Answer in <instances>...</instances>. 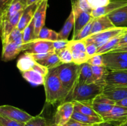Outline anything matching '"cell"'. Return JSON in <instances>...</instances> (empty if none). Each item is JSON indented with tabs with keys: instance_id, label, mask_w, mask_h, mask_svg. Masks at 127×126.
I'll return each mask as SVG.
<instances>
[{
	"instance_id": "42",
	"label": "cell",
	"mask_w": 127,
	"mask_h": 126,
	"mask_svg": "<svg viewBox=\"0 0 127 126\" xmlns=\"http://www.w3.org/2000/svg\"><path fill=\"white\" fill-rule=\"evenodd\" d=\"M69 41L68 40H58L53 42V49H54L55 52L56 53L58 51H60L68 47Z\"/></svg>"
},
{
	"instance_id": "1",
	"label": "cell",
	"mask_w": 127,
	"mask_h": 126,
	"mask_svg": "<svg viewBox=\"0 0 127 126\" xmlns=\"http://www.w3.org/2000/svg\"><path fill=\"white\" fill-rule=\"evenodd\" d=\"M43 85L47 103L55 105L58 102L63 103L65 101L68 93L61 82L56 68L49 69L45 78Z\"/></svg>"
},
{
	"instance_id": "45",
	"label": "cell",
	"mask_w": 127,
	"mask_h": 126,
	"mask_svg": "<svg viewBox=\"0 0 127 126\" xmlns=\"http://www.w3.org/2000/svg\"><path fill=\"white\" fill-rule=\"evenodd\" d=\"M55 51H52V52H48V53H41V54H32V56H33V59L36 61L37 62L40 61H42L45 59L46 58H48L50 55L52 53H53Z\"/></svg>"
},
{
	"instance_id": "35",
	"label": "cell",
	"mask_w": 127,
	"mask_h": 126,
	"mask_svg": "<svg viewBox=\"0 0 127 126\" xmlns=\"http://www.w3.org/2000/svg\"><path fill=\"white\" fill-rule=\"evenodd\" d=\"M7 43H18V44H24L23 33H22V31L19 30L17 28H15L8 36L4 44Z\"/></svg>"
},
{
	"instance_id": "22",
	"label": "cell",
	"mask_w": 127,
	"mask_h": 126,
	"mask_svg": "<svg viewBox=\"0 0 127 126\" xmlns=\"http://www.w3.org/2000/svg\"><path fill=\"white\" fill-rule=\"evenodd\" d=\"M115 27L114 25L109 19L107 16H103L96 17L94 19L91 35L95 34V33L103 32V31L110 29V28H115Z\"/></svg>"
},
{
	"instance_id": "37",
	"label": "cell",
	"mask_w": 127,
	"mask_h": 126,
	"mask_svg": "<svg viewBox=\"0 0 127 126\" xmlns=\"http://www.w3.org/2000/svg\"><path fill=\"white\" fill-rule=\"evenodd\" d=\"M47 120L44 117L40 116H33L28 122L25 123L24 126H48Z\"/></svg>"
},
{
	"instance_id": "16",
	"label": "cell",
	"mask_w": 127,
	"mask_h": 126,
	"mask_svg": "<svg viewBox=\"0 0 127 126\" xmlns=\"http://www.w3.org/2000/svg\"><path fill=\"white\" fill-rule=\"evenodd\" d=\"M102 117L104 121L118 122L120 124L127 120V107L115 105L109 113Z\"/></svg>"
},
{
	"instance_id": "34",
	"label": "cell",
	"mask_w": 127,
	"mask_h": 126,
	"mask_svg": "<svg viewBox=\"0 0 127 126\" xmlns=\"http://www.w3.org/2000/svg\"><path fill=\"white\" fill-rule=\"evenodd\" d=\"M94 19V18H93L86 25L84 26L75 37H73L72 40H83L88 37H89V35H91Z\"/></svg>"
},
{
	"instance_id": "27",
	"label": "cell",
	"mask_w": 127,
	"mask_h": 126,
	"mask_svg": "<svg viewBox=\"0 0 127 126\" xmlns=\"http://www.w3.org/2000/svg\"><path fill=\"white\" fill-rule=\"evenodd\" d=\"M72 119L88 125L100 124L103 121H104L101 116H89V115L83 114L76 111H74L73 112Z\"/></svg>"
},
{
	"instance_id": "41",
	"label": "cell",
	"mask_w": 127,
	"mask_h": 126,
	"mask_svg": "<svg viewBox=\"0 0 127 126\" xmlns=\"http://www.w3.org/2000/svg\"><path fill=\"white\" fill-rule=\"evenodd\" d=\"M86 1L91 8L94 10L106 6L111 0H86Z\"/></svg>"
},
{
	"instance_id": "23",
	"label": "cell",
	"mask_w": 127,
	"mask_h": 126,
	"mask_svg": "<svg viewBox=\"0 0 127 126\" xmlns=\"http://www.w3.org/2000/svg\"><path fill=\"white\" fill-rule=\"evenodd\" d=\"M94 83L91 65L88 63L80 65L78 84H89Z\"/></svg>"
},
{
	"instance_id": "18",
	"label": "cell",
	"mask_w": 127,
	"mask_h": 126,
	"mask_svg": "<svg viewBox=\"0 0 127 126\" xmlns=\"http://www.w3.org/2000/svg\"><path fill=\"white\" fill-rule=\"evenodd\" d=\"M24 44L16 43H7L2 45V60L4 62L9 61L16 58L23 51Z\"/></svg>"
},
{
	"instance_id": "13",
	"label": "cell",
	"mask_w": 127,
	"mask_h": 126,
	"mask_svg": "<svg viewBox=\"0 0 127 126\" xmlns=\"http://www.w3.org/2000/svg\"><path fill=\"white\" fill-rule=\"evenodd\" d=\"M105 82V86H127V70H109Z\"/></svg>"
},
{
	"instance_id": "9",
	"label": "cell",
	"mask_w": 127,
	"mask_h": 126,
	"mask_svg": "<svg viewBox=\"0 0 127 126\" xmlns=\"http://www.w3.org/2000/svg\"><path fill=\"white\" fill-rule=\"evenodd\" d=\"M22 51L31 54H35L55 51L53 49V42L36 38L34 40L24 44Z\"/></svg>"
},
{
	"instance_id": "29",
	"label": "cell",
	"mask_w": 127,
	"mask_h": 126,
	"mask_svg": "<svg viewBox=\"0 0 127 126\" xmlns=\"http://www.w3.org/2000/svg\"><path fill=\"white\" fill-rule=\"evenodd\" d=\"M125 32L116 36V37H115L114 38H113L112 39L110 40V41H109L107 43H105V44H104V45H103L102 46L99 48V49H98L97 52V54H105L109 53V52H110L111 51L114 50V49H115V47H116V46L117 45L118 43H119V41L120 40V39H121V38L122 37V36L125 34Z\"/></svg>"
},
{
	"instance_id": "28",
	"label": "cell",
	"mask_w": 127,
	"mask_h": 126,
	"mask_svg": "<svg viewBox=\"0 0 127 126\" xmlns=\"http://www.w3.org/2000/svg\"><path fill=\"white\" fill-rule=\"evenodd\" d=\"M91 68L94 83L103 85L105 87V78L109 70L105 67V66L91 65Z\"/></svg>"
},
{
	"instance_id": "11",
	"label": "cell",
	"mask_w": 127,
	"mask_h": 126,
	"mask_svg": "<svg viewBox=\"0 0 127 126\" xmlns=\"http://www.w3.org/2000/svg\"><path fill=\"white\" fill-rule=\"evenodd\" d=\"M71 10L73 11L74 16V26L73 35V37H74L94 17H93L90 14L83 11L77 6H72Z\"/></svg>"
},
{
	"instance_id": "10",
	"label": "cell",
	"mask_w": 127,
	"mask_h": 126,
	"mask_svg": "<svg viewBox=\"0 0 127 126\" xmlns=\"http://www.w3.org/2000/svg\"><path fill=\"white\" fill-rule=\"evenodd\" d=\"M0 115L23 123H26L33 117L26 111L10 105L0 106Z\"/></svg>"
},
{
	"instance_id": "51",
	"label": "cell",
	"mask_w": 127,
	"mask_h": 126,
	"mask_svg": "<svg viewBox=\"0 0 127 126\" xmlns=\"http://www.w3.org/2000/svg\"><path fill=\"white\" fill-rule=\"evenodd\" d=\"M42 0H27V2H26V7L30 6V5H32L33 4L37 3V2H40Z\"/></svg>"
},
{
	"instance_id": "12",
	"label": "cell",
	"mask_w": 127,
	"mask_h": 126,
	"mask_svg": "<svg viewBox=\"0 0 127 126\" xmlns=\"http://www.w3.org/2000/svg\"><path fill=\"white\" fill-rule=\"evenodd\" d=\"M48 1V0H42L35 12L33 21L35 23V35L36 38L38 37L40 31L44 27L45 23Z\"/></svg>"
},
{
	"instance_id": "32",
	"label": "cell",
	"mask_w": 127,
	"mask_h": 126,
	"mask_svg": "<svg viewBox=\"0 0 127 126\" xmlns=\"http://www.w3.org/2000/svg\"><path fill=\"white\" fill-rule=\"evenodd\" d=\"M22 33H23L24 44H27L36 39L35 35V23L33 19L31 21V23L24 30Z\"/></svg>"
},
{
	"instance_id": "56",
	"label": "cell",
	"mask_w": 127,
	"mask_h": 126,
	"mask_svg": "<svg viewBox=\"0 0 127 126\" xmlns=\"http://www.w3.org/2000/svg\"><path fill=\"white\" fill-rule=\"evenodd\" d=\"M99 126V124H95L90 125V126Z\"/></svg>"
},
{
	"instance_id": "50",
	"label": "cell",
	"mask_w": 127,
	"mask_h": 126,
	"mask_svg": "<svg viewBox=\"0 0 127 126\" xmlns=\"http://www.w3.org/2000/svg\"><path fill=\"white\" fill-rule=\"evenodd\" d=\"M99 126H117L114 124V123L108 121H103L102 122L99 124Z\"/></svg>"
},
{
	"instance_id": "4",
	"label": "cell",
	"mask_w": 127,
	"mask_h": 126,
	"mask_svg": "<svg viewBox=\"0 0 127 126\" xmlns=\"http://www.w3.org/2000/svg\"><path fill=\"white\" fill-rule=\"evenodd\" d=\"M127 31V28L115 27L95 34L91 35L83 40L87 43H94L99 49L113 38Z\"/></svg>"
},
{
	"instance_id": "19",
	"label": "cell",
	"mask_w": 127,
	"mask_h": 126,
	"mask_svg": "<svg viewBox=\"0 0 127 126\" xmlns=\"http://www.w3.org/2000/svg\"><path fill=\"white\" fill-rule=\"evenodd\" d=\"M115 27L127 28V5L107 15Z\"/></svg>"
},
{
	"instance_id": "2",
	"label": "cell",
	"mask_w": 127,
	"mask_h": 126,
	"mask_svg": "<svg viewBox=\"0 0 127 126\" xmlns=\"http://www.w3.org/2000/svg\"><path fill=\"white\" fill-rule=\"evenodd\" d=\"M104 88V86L96 83L77 84L74 90L67 96L64 101L90 102L97 96L102 93Z\"/></svg>"
},
{
	"instance_id": "7",
	"label": "cell",
	"mask_w": 127,
	"mask_h": 126,
	"mask_svg": "<svg viewBox=\"0 0 127 126\" xmlns=\"http://www.w3.org/2000/svg\"><path fill=\"white\" fill-rule=\"evenodd\" d=\"M115 101L109 98L103 93L100 94L91 101L84 103L88 104L101 117L109 113L115 105Z\"/></svg>"
},
{
	"instance_id": "44",
	"label": "cell",
	"mask_w": 127,
	"mask_h": 126,
	"mask_svg": "<svg viewBox=\"0 0 127 126\" xmlns=\"http://www.w3.org/2000/svg\"><path fill=\"white\" fill-rule=\"evenodd\" d=\"M32 69L35 70V71L38 72V73L41 74L42 75H43L44 77H46V75L48 74V72H49V69L47 67L44 66L43 65H41L39 63H38L37 62L34 65L33 67L32 68Z\"/></svg>"
},
{
	"instance_id": "26",
	"label": "cell",
	"mask_w": 127,
	"mask_h": 126,
	"mask_svg": "<svg viewBox=\"0 0 127 126\" xmlns=\"http://www.w3.org/2000/svg\"><path fill=\"white\" fill-rule=\"evenodd\" d=\"M74 26V16L73 11H71L69 16L66 20L63 27L58 32V40H68V37Z\"/></svg>"
},
{
	"instance_id": "55",
	"label": "cell",
	"mask_w": 127,
	"mask_h": 126,
	"mask_svg": "<svg viewBox=\"0 0 127 126\" xmlns=\"http://www.w3.org/2000/svg\"><path fill=\"white\" fill-rule=\"evenodd\" d=\"M48 126H60L57 125L56 124H55V123H52V124H50Z\"/></svg>"
},
{
	"instance_id": "21",
	"label": "cell",
	"mask_w": 127,
	"mask_h": 126,
	"mask_svg": "<svg viewBox=\"0 0 127 126\" xmlns=\"http://www.w3.org/2000/svg\"><path fill=\"white\" fill-rule=\"evenodd\" d=\"M40 2V1L37 2V3L33 4L32 5H30L25 8L19 20L18 26H17V28L19 30L23 32L26 27L31 23V21L33 20L35 12L36 9H37Z\"/></svg>"
},
{
	"instance_id": "43",
	"label": "cell",
	"mask_w": 127,
	"mask_h": 126,
	"mask_svg": "<svg viewBox=\"0 0 127 126\" xmlns=\"http://www.w3.org/2000/svg\"><path fill=\"white\" fill-rule=\"evenodd\" d=\"M86 45V51L89 58H91L93 56L97 54V52L98 50V47L94 43H87Z\"/></svg>"
},
{
	"instance_id": "25",
	"label": "cell",
	"mask_w": 127,
	"mask_h": 126,
	"mask_svg": "<svg viewBox=\"0 0 127 126\" xmlns=\"http://www.w3.org/2000/svg\"><path fill=\"white\" fill-rule=\"evenodd\" d=\"M22 75L26 81L34 86L44 84L45 77L33 69H31L22 72Z\"/></svg>"
},
{
	"instance_id": "48",
	"label": "cell",
	"mask_w": 127,
	"mask_h": 126,
	"mask_svg": "<svg viewBox=\"0 0 127 126\" xmlns=\"http://www.w3.org/2000/svg\"><path fill=\"white\" fill-rule=\"evenodd\" d=\"M115 105H118V106H124V107H127V98L124 99V100H120V101H117V102L115 103Z\"/></svg>"
},
{
	"instance_id": "3",
	"label": "cell",
	"mask_w": 127,
	"mask_h": 126,
	"mask_svg": "<svg viewBox=\"0 0 127 126\" xmlns=\"http://www.w3.org/2000/svg\"><path fill=\"white\" fill-rule=\"evenodd\" d=\"M56 69L63 87L69 95L78 83L80 65L73 63L62 64Z\"/></svg>"
},
{
	"instance_id": "24",
	"label": "cell",
	"mask_w": 127,
	"mask_h": 126,
	"mask_svg": "<svg viewBox=\"0 0 127 126\" xmlns=\"http://www.w3.org/2000/svg\"><path fill=\"white\" fill-rule=\"evenodd\" d=\"M37 61L33 59L32 54L24 53L19 57L17 62V67L21 72L32 69Z\"/></svg>"
},
{
	"instance_id": "52",
	"label": "cell",
	"mask_w": 127,
	"mask_h": 126,
	"mask_svg": "<svg viewBox=\"0 0 127 126\" xmlns=\"http://www.w3.org/2000/svg\"><path fill=\"white\" fill-rule=\"evenodd\" d=\"M10 0H0V9L2 8Z\"/></svg>"
},
{
	"instance_id": "36",
	"label": "cell",
	"mask_w": 127,
	"mask_h": 126,
	"mask_svg": "<svg viewBox=\"0 0 127 126\" xmlns=\"http://www.w3.org/2000/svg\"><path fill=\"white\" fill-rule=\"evenodd\" d=\"M56 53L58 54L62 64H69L73 63L71 51L68 47L56 52Z\"/></svg>"
},
{
	"instance_id": "14",
	"label": "cell",
	"mask_w": 127,
	"mask_h": 126,
	"mask_svg": "<svg viewBox=\"0 0 127 126\" xmlns=\"http://www.w3.org/2000/svg\"><path fill=\"white\" fill-rule=\"evenodd\" d=\"M23 11H21L18 14H17L16 16L9 19L1 21L0 25H1V39H2V44L6 43V40H7V37L9 35L10 33L15 28H17L19 20L21 19Z\"/></svg>"
},
{
	"instance_id": "57",
	"label": "cell",
	"mask_w": 127,
	"mask_h": 126,
	"mask_svg": "<svg viewBox=\"0 0 127 126\" xmlns=\"http://www.w3.org/2000/svg\"><path fill=\"white\" fill-rule=\"evenodd\" d=\"M0 126H1V125H0Z\"/></svg>"
},
{
	"instance_id": "40",
	"label": "cell",
	"mask_w": 127,
	"mask_h": 126,
	"mask_svg": "<svg viewBox=\"0 0 127 126\" xmlns=\"http://www.w3.org/2000/svg\"><path fill=\"white\" fill-rule=\"evenodd\" d=\"M88 63L95 66H104V60L103 54H95L88 59Z\"/></svg>"
},
{
	"instance_id": "47",
	"label": "cell",
	"mask_w": 127,
	"mask_h": 126,
	"mask_svg": "<svg viewBox=\"0 0 127 126\" xmlns=\"http://www.w3.org/2000/svg\"><path fill=\"white\" fill-rule=\"evenodd\" d=\"M90 126V125L82 123V122H79V121H76V120L75 119H73L71 118L68 122H67V123H66L65 124L63 125V126Z\"/></svg>"
},
{
	"instance_id": "39",
	"label": "cell",
	"mask_w": 127,
	"mask_h": 126,
	"mask_svg": "<svg viewBox=\"0 0 127 126\" xmlns=\"http://www.w3.org/2000/svg\"><path fill=\"white\" fill-rule=\"evenodd\" d=\"M0 125L2 126H24L25 123L0 115Z\"/></svg>"
},
{
	"instance_id": "53",
	"label": "cell",
	"mask_w": 127,
	"mask_h": 126,
	"mask_svg": "<svg viewBox=\"0 0 127 126\" xmlns=\"http://www.w3.org/2000/svg\"><path fill=\"white\" fill-rule=\"evenodd\" d=\"M14 1H21V2H23L24 4H25L26 6V2H27V0H10L8 2H14ZM8 2H7V3H8Z\"/></svg>"
},
{
	"instance_id": "31",
	"label": "cell",
	"mask_w": 127,
	"mask_h": 126,
	"mask_svg": "<svg viewBox=\"0 0 127 126\" xmlns=\"http://www.w3.org/2000/svg\"><path fill=\"white\" fill-rule=\"evenodd\" d=\"M74 111L89 116H100L89 105L78 101H74Z\"/></svg>"
},
{
	"instance_id": "58",
	"label": "cell",
	"mask_w": 127,
	"mask_h": 126,
	"mask_svg": "<svg viewBox=\"0 0 127 126\" xmlns=\"http://www.w3.org/2000/svg\"></svg>"
},
{
	"instance_id": "5",
	"label": "cell",
	"mask_w": 127,
	"mask_h": 126,
	"mask_svg": "<svg viewBox=\"0 0 127 126\" xmlns=\"http://www.w3.org/2000/svg\"><path fill=\"white\" fill-rule=\"evenodd\" d=\"M104 66L109 70H127V52L103 54Z\"/></svg>"
},
{
	"instance_id": "30",
	"label": "cell",
	"mask_w": 127,
	"mask_h": 126,
	"mask_svg": "<svg viewBox=\"0 0 127 126\" xmlns=\"http://www.w3.org/2000/svg\"><path fill=\"white\" fill-rule=\"evenodd\" d=\"M37 63H39L41 65L47 67L49 69L57 68V67L62 64V63L61 62L58 54L55 52H53V53H52L48 58H46L44 60L40 61Z\"/></svg>"
},
{
	"instance_id": "33",
	"label": "cell",
	"mask_w": 127,
	"mask_h": 126,
	"mask_svg": "<svg viewBox=\"0 0 127 126\" xmlns=\"http://www.w3.org/2000/svg\"><path fill=\"white\" fill-rule=\"evenodd\" d=\"M37 38L55 42V41L58 40V33L56 32L55 31L46 28V27H43L40 31Z\"/></svg>"
},
{
	"instance_id": "17",
	"label": "cell",
	"mask_w": 127,
	"mask_h": 126,
	"mask_svg": "<svg viewBox=\"0 0 127 126\" xmlns=\"http://www.w3.org/2000/svg\"><path fill=\"white\" fill-rule=\"evenodd\" d=\"M126 5H127V0H111L106 6L93 10L91 16L94 18L107 16L113 11Z\"/></svg>"
},
{
	"instance_id": "38",
	"label": "cell",
	"mask_w": 127,
	"mask_h": 126,
	"mask_svg": "<svg viewBox=\"0 0 127 126\" xmlns=\"http://www.w3.org/2000/svg\"><path fill=\"white\" fill-rule=\"evenodd\" d=\"M71 2L72 6H77L81 9L83 11L91 15L93 9L89 6L86 0H71Z\"/></svg>"
},
{
	"instance_id": "15",
	"label": "cell",
	"mask_w": 127,
	"mask_h": 126,
	"mask_svg": "<svg viewBox=\"0 0 127 126\" xmlns=\"http://www.w3.org/2000/svg\"><path fill=\"white\" fill-rule=\"evenodd\" d=\"M26 6L21 1H14L6 4L1 10L0 21H6L24 11Z\"/></svg>"
},
{
	"instance_id": "46",
	"label": "cell",
	"mask_w": 127,
	"mask_h": 126,
	"mask_svg": "<svg viewBox=\"0 0 127 126\" xmlns=\"http://www.w3.org/2000/svg\"><path fill=\"white\" fill-rule=\"evenodd\" d=\"M125 46H127V32H125V34L122 36V37L121 38L120 40L119 41V43H118L117 45L116 46V47H115L114 49L123 48V47Z\"/></svg>"
},
{
	"instance_id": "8",
	"label": "cell",
	"mask_w": 127,
	"mask_h": 126,
	"mask_svg": "<svg viewBox=\"0 0 127 126\" xmlns=\"http://www.w3.org/2000/svg\"><path fill=\"white\" fill-rule=\"evenodd\" d=\"M74 111V102L64 101L57 107L54 116L53 123L60 126H63L72 118Z\"/></svg>"
},
{
	"instance_id": "6",
	"label": "cell",
	"mask_w": 127,
	"mask_h": 126,
	"mask_svg": "<svg viewBox=\"0 0 127 126\" xmlns=\"http://www.w3.org/2000/svg\"><path fill=\"white\" fill-rule=\"evenodd\" d=\"M68 48L71 51L73 63L77 65L87 63L90 58L87 53L86 45L84 40H69Z\"/></svg>"
},
{
	"instance_id": "54",
	"label": "cell",
	"mask_w": 127,
	"mask_h": 126,
	"mask_svg": "<svg viewBox=\"0 0 127 126\" xmlns=\"http://www.w3.org/2000/svg\"><path fill=\"white\" fill-rule=\"evenodd\" d=\"M117 126H127V121H125V122H122V123L120 124L117 125Z\"/></svg>"
},
{
	"instance_id": "49",
	"label": "cell",
	"mask_w": 127,
	"mask_h": 126,
	"mask_svg": "<svg viewBox=\"0 0 127 126\" xmlns=\"http://www.w3.org/2000/svg\"><path fill=\"white\" fill-rule=\"evenodd\" d=\"M120 52H127V46L123 47V48H118V49H114V50L111 51L109 52V53H120Z\"/></svg>"
},
{
	"instance_id": "20",
	"label": "cell",
	"mask_w": 127,
	"mask_h": 126,
	"mask_svg": "<svg viewBox=\"0 0 127 126\" xmlns=\"http://www.w3.org/2000/svg\"><path fill=\"white\" fill-rule=\"evenodd\" d=\"M102 93L117 102L127 98V86H105Z\"/></svg>"
}]
</instances>
